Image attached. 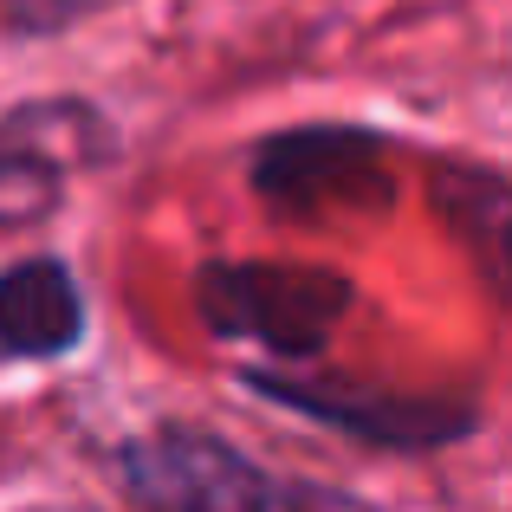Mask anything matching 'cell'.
<instances>
[{
    "instance_id": "3957f363",
    "label": "cell",
    "mask_w": 512,
    "mask_h": 512,
    "mask_svg": "<svg viewBox=\"0 0 512 512\" xmlns=\"http://www.w3.org/2000/svg\"><path fill=\"white\" fill-rule=\"evenodd\" d=\"M247 182L279 221H338L383 214L396 201L389 137L363 124H292L253 143Z\"/></svg>"
},
{
    "instance_id": "52a82bcc",
    "label": "cell",
    "mask_w": 512,
    "mask_h": 512,
    "mask_svg": "<svg viewBox=\"0 0 512 512\" xmlns=\"http://www.w3.org/2000/svg\"><path fill=\"white\" fill-rule=\"evenodd\" d=\"M85 7L91 0H0V20H7L13 33H59V26H72Z\"/></svg>"
},
{
    "instance_id": "277c9868",
    "label": "cell",
    "mask_w": 512,
    "mask_h": 512,
    "mask_svg": "<svg viewBox=\"0 0 512 512\" xmlns=\"http://www.w3.org/2000/svg\"><path fill=\"white\" fill-rule=\"evenodd\" d=\"M240 383L279 409L305 415L312 428H331L344 441L389 454H435L480 428L474 396H389V389H350L312 370H240Z\"/></svg>"
},
{
    "instance_id": "8992f818",
    "label": "cell",
    "mask_w": 512,
    "mask_h": 512,
    "mask_svg": "<svg viewBox=\"0 0 512 512\" xmlns=\"http://www.w3.org/2000/svg\"><path fill=\"white\" fill-rule=\"evenodd\" d=\"M91 305L59 253H33L0 273V363H59L85 344Z\"/></svg>"
},
{
    "instance_id": "6da1fadb",
    "label": "cell",
    "mask_w": 512,
    "mask_h": 512,
    "mask_svg": "<svg viewBox=\"0 0 512 512\" xmlns=\"http://www.w3.org/2000/svg\"><path fill=\"white\" fill-rule=\"evenodd\" d=\"M111 467L137 512H370L357 493L279 474L227 435L175 422V415L117 441Z\"/></svg>"
},
{
    "instance_id": "5b68a950",
    "label": "cell",
    "mask_w": 512,
    "mask_h": 512,
    "mask_svg": "<svg viewBox=\"0 0 512 512\" xmlns=\"http://www.w3.org/2000/svg\"><path fill=\"white\" fill-rule=\"evenodd\" d=\"M117 150L111 124L85 98H33L0 117V208H39L59 195L65 175L104 169Z\"/></svg>"
},
{
    "instance_id": "7a4b0ae2",
    "label": "cell",
    "mask_w": 512,
    "mask_h": 512,
    "mask_svg": "<svg viewBox=\"0 0 512 512\" xmlns=\"http://www.w3.org/2000/svg\"><path fill=\"white\" fill-rule=\"evenodd\" d=\"M350 305H357V286L331 266L208 260L195 273L201 325L227 344H253L260 357L286 363V370H305L325 357Z\"/></svg>"
}]
</instances>
